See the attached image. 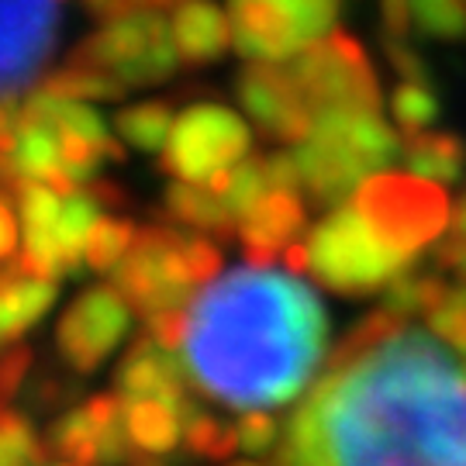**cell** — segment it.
<instances>
[{"label":"cell","mask_w":466,"mask_h":466,"mask_svg":"<svg viewBox=\"0 0 466 466\" xmlns=\"http://www.w3.org/2000/svg\"><path fill=\"white\" fill-rule=\"evenodd\" d=\"M273 466H466V367L418 329H352L283 425Z\"/></svg>","instance_id":"obj_1"},{"label":"cell","mask_w":466,"mask_h":466,"mask_svg":"<svg viewBox=\"0 0 466 466\" xmlns=\"http://www.w3.org/2000/svg\"><path fill=\"white\" fill-rule=\"evenodd\" d=\"M184 363L208 398L235 411L283 408L304 394L329 350V311L298 273L238 267L200 290Z\"/></svg>","instance_id":"obj_2"},{"label":"cell","mask_w":466,"mask_h":466,"mask_svg":"<svg viewBox=\"0 0 466 466\" xmlns=\"http://www.w3.org/2000/svg\"><path fill=\"white\" fill-rule=\"evenodd\" d=\"M221 249L208 235H184L173 225H146L117 263L115 287L142 321L180 311L190 298L221 277Z\"/></svg>","instance_id":"obj_3"},{"label":"cell","mask_w":466,"mask_h":466,"mask_svg":"<svg viewBox=\"0 0 466 466\" xmlns=\"http://www.w3.org/2000/svg\"><path fill=\"white\" fill-rule=\"evenodd\" d=\"M300 242L304 273L342 298H367L387 290L400 273L411 269V259L390 249L352 200L332 208Z\"/></svg>","instance_id":"obj_4"},{"label":"cell","mask_w":466,"mask_h":466,"mask_svg":"<svg viewBox=\"0 0 466 466\" xmlns=\"http://www.w3.org/2000/svg\"><path fill=\"white\" fill-rule=\"evenodd\" d=\"M350 200L363 211L373 232L411 263L452 225L450 194L442 184L415 173H373Z\"/></svg>","instance_id":"obj_5"},{"label":"cell","mask_w":466,"mask_h":466,"mask_svg":"<svg viewBox=\"0 0 466 466\" xmlns=\"http://www.w3.org/2000/svg\"><path fill=\"white\" fill-rule=\"evenodd\" d=\"M66 63L100 69L115 76L125 90L167 84L180 66V52L173 46V32L159 11H135L104 21L97 32L86 35Z\"/></svg>","instance_id":"obj_6"},{"label":"cell","mask_w":466,"mask_h":466,"mask_svg":"<svg viewBox=\"0 0 466 466\" xmlns=\"http://www.w3.org/2000/svg\"><path fill=\"white\" fill-rule=\"evenodd\" d=\"M342 0H228L232 46L249 63H290L329 38Z\"/></svg>","instance_id":"obj_7"},{"label":"cell","mask_w":466,"mask_h":466,"mask_svg":"<svg viewBox=\"0 0 466 466\" xmlns=\"http://www.w3.org/2000/svg\"><path fill=\"white\" fill-rule=\"evenodd\" d=\"M249 125L232 107L190 104L173 121V132L159 152V169L184 184L211 187L249 156Z\"/></svg>","instance_id":"obj_8"},{"label":"cell","mask_w":466,"mask_h":466,"mask_svg":"<svg viewBox=\"0 0 466 466\" xmlns=\"http://www.w3.org/2000/svg\"><path fill=\"white\" fill-rule=\"evenodd\" d=\"M290 76L298 80L300 94L315 115H346V111H380V84L363 46L346 32L304 49L290 59Z\"/></svg>","instance_id":"obj_9"},{"label":"cell","mask_w":466,"mask_h":466,"mask_svg":"<svg viewBox=\"0 0 466 466\" xmlns=\"http://www.w3.org/2000/svg\"><path fill=\"white\" fill-rule=\"evenodd\" d=\"M132 304L115 283H97L69 304L56 325V346L73 373H94L125 342Z\"/></svg>","instance_id":"obj_10"},{"label":"cell","mask_w":466,"mask_h":466,"mask_svg":"<svg viewBox=\"0 0 466 466\" xmlns=\"http://www.w3.org/2000/svg\"><path fill=\"white\" fill-rule=\"evenodd\" d=\"M59 0H0V97H17L49 66Z\"/></svg>","instance_id":"obj_11"},{"label":"cell","mask_w":466,"mask_h":466,"mask_svg":"<svg viewBox=\"0 0 466 466\" xmlns=\"http://www.w3.org/2000/svg\"><path fill=\"white\" fill-rule=\"evenodd\" d=\"M238 104L252 117L256 132L269 142L300 146L311 135V107L300 94L298 80L280 63H252L238 73L235 84Z\"/></svg>","instance_id":"obj_12"},{"label":"cell","mask_w":466,"mask_h":466,"mask_svg":"<svg viewBox=\"0 0 466 466\" xmlns=\"http://www.w3.org/2000/svg\"><path fill=\"white\" fill-rule=\"evenodd\" d=\"M190 370L184 360H177L173 350H163L149 332L138 342H132V350L125 352V360L115 370V387L121 400H169L177 408H190Z\"/></svg>","instance_id":"obj_13"},{"label":"cell","mask_w":466,"mask_h":466,"mask_svg":"<svg viewBox=\"0 0 466 466\" xmlns=\"http://www.w3.org/2000/svg\"><path fill=\"white\" fill-rule=\"evenodd\" d=\"M308 221L304 198L294 190H269L267 198H259L246 215L238 218V242L252 267H273L283 259V252L298 242Z\"/></svg>","instance_id":"obj_14"},{"label":"cell","mask_w":466,"mask_h":466,"mask_svg":"<svg viewBox=\"0 0 466 466\" xmlns=\"http://www.w3.org/2000/svg\"><path fill=\"white\" fill-rule=\"evenodd\" d=\"M173 46L184 66H211L232 46V21L215 0H180L169 15Z\"/></svg>","instance_id":"obj_15"},{"label":"cell","mask_w":466,"mask_h":466,"mask_svg":"<svg viewBox=\"0 0 466 466\" xmlns=\"http://www.w3.org/2000/svg\"><path fill=\"white\" fill-rule=\"evenodd\" d=\"M56 280L28 277L17 267V259L0 269V342H11L28 332L35 321H42V315L56 304Z\"/></svg>","instance_id":"obj_16"},{"label":"cell","mask_w":466,"mask_h":466,"mask_svg":"<svg viewBox=\"0 0 466 466\" xmlns=\"http://www.w3.org/2000/svg\"><path fill=\"white\" fill-rule=\"evenodd\" d=\"M163 208H167L169 221L187 225V228L208 235V238H218V242L232 238L235 228H238V218L228 211V204L218 198L211 187L177 180V184L167 187Z\"/></svg>","instance_id":"obj_17"},{"label":"cell","mask_w":466,"mask_h":466,"mask_svg":"<svg viewBox=\"0 0 466 466\" xmlns=\"http://www.w3.org/2000/svg\"><path fill=\"white\" fill-rule=\"evenodd\" d=\"M404 167L435 184H456L466 169V142L456 132L404 135Z\"/></svg>","instance_id":"obj_18"},{"label":"cell","mask_w":466,"mask_h":466,"mask_svg":"<svg viewBox=\"0 0 466 466\" xmlns=\"http://www.w3.org/2000/svg\"><path fill=\"white\" fill-rule=\"evenodd\" d=\"M184 408L169 400H125V418H128V439L135 450L152 452V456H169L184 442Z\"/></svg>","instance_id":"obj_19"},{"label":"cell","mask_w":466,"mask_h":466,"mask_svg":"<svg viewBox=\"0 0 466 466\" xmlns=\"http://www.w3.org/2000/svg\"><path fill=\"white\" fill-rule=\"evenodd\" d=\"M173 104L169 100H146L128 104L115 115V132L121 142H128L138 152H163L169 132H173Z\"/></svg>","instance_id":"obj_20"},{"label":"cell","mask_w":466,"mask_h":466,"mask_svg":"<svg viewBox=\"0 0 466 466\" xmlns=\"http://www.w3.org/2000/svg\"><path fill=\"white\" fill-rule=\"evenodd\" d=\"M446 294H450V283L442 280L439 269H408L387 287L380 308L400 321H408L415 315H429Z\"/></svg>","instance_id":"obj_21"},{"label":"cell","mask_w":466,"mask_h":466,"mask_svg":"<svg viewBox=\"0 0 466 466\" xmlns=\"http://www.w3.org/2000/svg\"><path fill=\"white\" fill-rule=\"evenodd\" d=\"M49 452L63 456L73 466H100V442H97V425L86 411V404L63 411L52 421L49 429Z\"/></svg>","instance_id":"obj_22"},{"label":"cell","mask_w":466,"mask_h":466,"mask_svg":"<svg viewBox=\"0 0 466 466\" xmlns=\"http://www.w3.org/2000/svg\"><path fill=\"white\" fill-rule=\"evenodd\" d=\"M184 446L194 456L225 463L235 450H238V432L235 421H221L211 411H204L198 404H190L184 415Z\"/></svg>","instance_id":"obj_23"},{"label":"cell","mask_w":466,"mask_h":466,"mask_svg":"<svg viewBox=\"0 0 466 466\" xmlns=\"http://www.w3.org/2000/svg\"><path fill=\"white\" fill-rule=\"evenodd\" d=\"M442 111L432 80H400L390 94V115L404 135L429 132Z\"/></svg>","instance_id":"obj_24"},{"label":"cell","mask_w":466,"mask_h":466,"mask_svg":"<svg viewBox=\"0 0 466 466\" xmlns=\"http://www.w3.org/2000/svg\"><path fill=\"white\" fill-rule=\"evenodd\" d=\"M42 86L52 90V94H59V97L84 100V104L86 100H117L128 94L115 76H107V73L90 69V66H76V63H66L63 69L49 73V76L42 80Z\"/></svg>","instance_id":"obj_25"},{"label":"cell","mask_w":466,"mask_h":466,"mask_svg":"<svg viewBox=\"0 0 466 466\" xmlns=\"http://www.w3.org/2000/svg\"><path fill=\"white\" fill-rule=\"evenodd\" d=\"M49 456V446L38 442L28 415L0 404V466H38Z\"/></svg>","instance_id":"obj_26"},{"label":"cell","mask_w":466,"mask_h":466,"mask_svg":"<svg viewBox=\"0 0 466 466\" xmlns=\"http://www.w3.org/2000/svg\"><path fill=\"white\" fill-rule=\"evenodd\" d=\"M135 228L128 218L121 215H104L94 225V232L86 238V267L97 269V273H107V269H117V263L128 256V249L135 246Z\"/></svg>","instance_id":"obj_27"},{"label":"cell","mask_w":466,"mask_h":466,"mask_svg":"<svg viewBox=\"0 0 466 466\" xmlns=\"http://www.w3.org/2000/svg\"><path fill=\"white\" fill-rule=\"evenodd\" d=\"M411 28L432 42H463L466 0H411Z\"/></svg>","instance_id":"obj_28"},{"label":"cell","mask_w":466,"mask_h":466,"mask_svg":"<svg viewBox=\"0 0 466 466\" xmlns=\"http://www.w3.org/2000/svg\"><path fill=\"white\" fill-rule=\"evenodd\" d=\"M429 329L435 339H442L446 346L466 356V283L450 287V294L429 311Z\"/></svg>","instance_id":"obj_29"},{"label":"cell","mask_w":466,"mask_h":466,"mask_svg":"<svg viewBox=\"0 0 466 466\" xmlns=\"http://www.w3.org/2000/svg\"><path fill=\"white\" fill-rule=\"evenodd\" d=\"M235 432H238V450L249 452V456H259V452L277 450L280 425L269 415H263V411H246V415L235 421Z\"/></svg>","instance_id":"obj_30"},{"label":"cell","mask_w":466,"mask_h":466,"mask_svg":"<svg viewBox=\"0 0 466 466\" xmlns=\"http://www.w3.org/2000/svg\"><path fill=\"white\" fill-rule=\"evenodd\" d=\"M35 363V352L28 346H11L0 352V404H11L28 380V370Z\"/></svg>","instance_id":"obj_31"},{"label":"cell","mask_w":466,"mask_h":466,"mask_svg":"<svg viewBox=\"0 0 466 466\" xmlns=\"http://www.w3.org/2000/svg\"><path fill=\"white\" fill-rule=\"evenodd\" d=\"M383 42H411V0H380Z\"/></svg>","instance_id":"obj_32"},{"label":"cell","mask_w":466,"mask_h":466,"mask_svg":"<svg viewBox=\"0 0 466 466\" xmlns=\"http://www.w3.org/2000/svg\"><path fill=\"white\" fill-rule=\"evenodd\" d=\"M432 259L439 273H450V277L466 283V235L452 232L450 238H442V242L435 246Z\"/></svg>","instance_id":"obj_33"},{"label":"cell","mask_w":466,"mask_h":466,"mask_svg":"<svg viewBox=\"0 0 466 466\" xmlns=\"http://www.w3.org/2000/svg\"><path fill=\"white\" fill-rule=\"evenodd\" d=\"M21 125H25V104L17 97H0V159L15 149Z\"/></svg>","instance_id":"obj_34"},{"label":"cell","mask_w":466,"mask_h":466,"mask_svg":"<svg viewBox=\"0 0 466 466\" xmlns=\"http://www.w3.org/2000/svg\"><path fill=\"white\" fill-rule=\"evenodd\" d=\"M17 221L21 215H15V194L0 190V263H7L17 249Z\"/></svg>","instance_id":"obj_35"},{"label":"cell","mask_w":466,"mask_h":466,"mask_svg":"<svg viewBox=\"0 0 466 466\" xmlns=\"http://www.w3.org/2000/svg\"><path fill=\"white\" fill-rule=\"evenodd\" d=\"M125 466H169L163 456H152V452H142V450H132L128 452V463Z\"/></svg>","instance_id":"obj_36"},{"label":"cell","mask_w":466,"mask_h":466,"mask_svg":"<svg viewBox=\"0 0 466 466\" xmlns=\"http://www.w3.org/2000/svg\"><path fill=\"white\" fill-rule=\"evenodd\" d=\"M450 228H452V232L466 235V194L456 200V208H452V225H450Z\"/></svg>","instance_id":"obj_37"},{"label":"cell","mask_w":466,"mask_h":466,"mask_svg":"<svg viewBox=\"0 0 466 466\" xmlns=\"http://www.w3.org/2000/svg\"><path fill=\"white\" fill-rule=\"evenodd\" d=\"M228 466H259V463H228Z\"/></svg>","instance_id":"obj_38"}]
</instances>
